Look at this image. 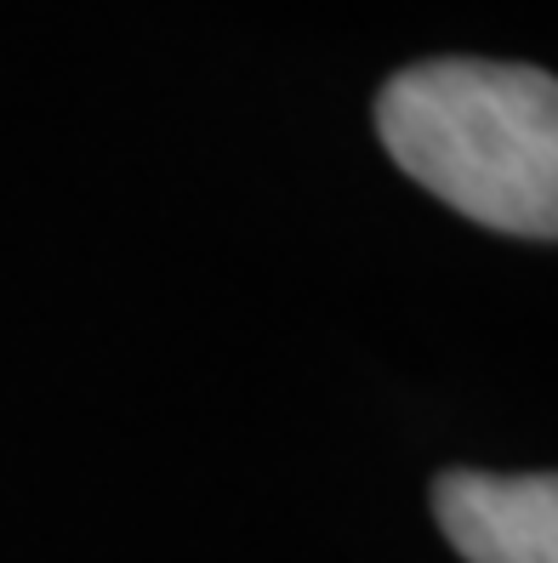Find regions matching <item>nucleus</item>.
Instances as JSON below:
<instances>
[{"label": "nucleus", "instance_id": "f03ea898", "mask_svg": "<svg viewBox=\"0 0 558 563\" xmlns=\"http://www.w3.org/2000/svg\"><path fill=\"white\" fill-rule=\"evenodd\" d=\"M434 523L468 563H558V478L439 473Z\"/></svg>", "mask_w": 558, "mask_h": 563}, {"label": "nucleus", "instance_id": "f257e3e1", "mask_svg": "<svg viewBox=\"0 0 558 563\" xmlns=\"http://www.w3.org/2000/svg\"><path fill=\"white\" fill-rule=\"evenodd\" d=\"M376 131L405 177L496 234H558V86L530 63L434 57L393 75Z\"/></svg>", "mask_w": 558, "mask_h": 563}]
</instances>
